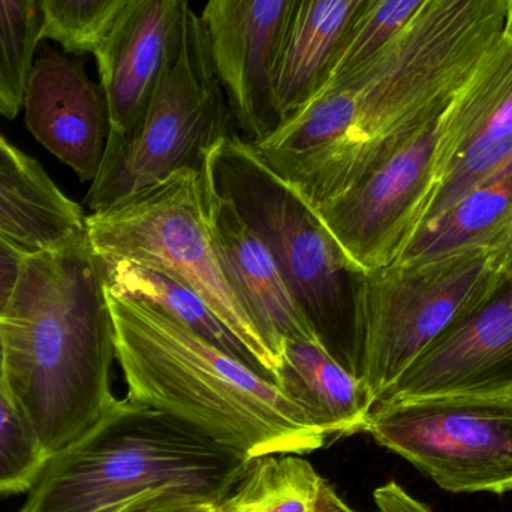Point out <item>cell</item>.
<instances>
[{
    "mask_svg": "<svg viewBox=\"0 0 512 512\" xmlns=\"http://www.w3.org/2000/svg\"><path fill=\"white\" fill-rule=\"evenodd\" d=\"M252 462L126 397L80 441L48 457L21 512H93L150 495L219 507Z\"/></svg>",
    "mask_w": 512,
    "mask_h": 512,
    "instance_id": "obj_4",
    "label": "cell"
},
{
    "mask_svg": "<svg viewBox=\"0 0 512 512\" xmlns=\"http://www.w3.org/2000/svg\"><path fill=\"white\" fill-rule=\"evenodd\" d=\"M424 2L426 0H366L351 41L328 84L348 80L369 66Z\"/></svg>",
    "mask_w": 512,
    "mask_h": 512,
    "instance_id": "obj_25",
    "label": "cell"
},
{
    "mask_svg": "<svg viewBox=\"0 0 512 512\" xmlns=\"http://www.w3.org/2000/svg\"><path fill=\"white\" fill-rule=\"evenodd\" d=\"M376 511L378 512H435L423 502L409 495L402 486L388 481L373 492Z\"/></svg>",
    "mask_w": 512,
    "mask_h": 512,
    "instance_id": "obj_28",
    "label": "cell"
},
{
    "mask_svg": "<svg viewBox=\"0 0 512 512\" xmlns=\"http://www.w3.org/2000/svg\"><path fill=\"white\" fill-rule=\"evenodd\" d=\"M27 129L81 182L98 176L107 146L108 108L83 62L47 47L35 57L23 98Z\"/></svg>",
    "mask_w": 512,
    "mask_h": 512,
    "instance_id": "obj_15",
    "label": "cell"
},
{
    "mask_svg": "<svg viewBox=\"0 0 512 512\" xmlns=\"http://www.w3.org/2000/svg\"><path fill=\"white\" fill-rule=\"evenodd\" d=\"M86 230L80 204L32 156L0 134V234L24 254L54 248Z\"/></svg>",
    "mask_w": 512,
    "mask_h": 512,
    "instance_id": "obj_18",
    "label": "cell"
},
{
    "mask_svg": "<svg viewBox=\"0 0 512 512\" xmlns=\"http://www.w3.org/2000/svg\"><path fill=\"white\" fill-rule=\"evenodd\" d=\"M438 156V188L420 227L512 159V44L507 39L442 114Z\"/></svg>",
    "mask_w": 512,
    "mask_h": 512,
    "instance_id": "obj_12",
    "label": "cell"
},
{
    "mask_svg": "<svg viewBox=\"0 0 512 512\" xmlns=\"http://www.w3.org/2000/svg\"><path fill=\"white\" fill-rule=\"evenodd\" d=\"M201 177L233 203L270 249L318 342L361 379L364 274L318 210L264 161L249 140L231 135L204 158Z\"/></svg>",
    "mask_w": 512,
    "mask_h": 512,
    "instance_id": "obj_5",
    "label": "cell"
},
{
    "mask_svg": "<svg viewBox=\"0 0 512 512\" xmlns=\"http://www.w3.org/2000/svg\"><path fill=\"white\" fill-rule=\"evenodd\" d=\"M189 11V0H125L93 50L110 123L105 152L143 120L182 50Z\"/></svg>",
    "mask_w": 512,
    "mask_h": 512,
    "instance_id": "obj_11",
    "label": "cell"
},
{
    "mask_svg": "<svg viewBox=\"0 0 512 512\" xmlns=\"http://www.w3.org/2000/svg\"><path fill=\"white\" fill-rule=\"evenodd\" d=\"M505 270L504 251L475 249L366 271L361 379L375 403L480 306Z\"/></svg>",
    "mask_w": 512,
    "mask_h": 512,
    "instance_id": "obj_7",
    "label": "cell"
},
{
    "mask_svg": "<svg viewBox=\"0 0 512 512\" xmlns=\"http://www.w3.org/2000/svg\"><path fill=\"white\" fill-rule=\"evenodd\" d=\"M24 255L18 246L0 234V316L8 304Z\"/></svg>",
    "mask_w": 512,
    "mask_h": 512,
    "instance_id": "obj_29",
    "label": "cell"
},
{
    "mask_svg": "<svg viewBox=\"0 0 512 512\" xmlns=\"http://www.w3.org/2000/svg\"><path fill=\"white\" fill-rule=\"evenodd\" d=\"M42 41L71 54L93 53L125 0H39Z\"/></svg>",
    "mask_w": 512,
    "mask_h": 512,
    "instance_id": "obj_24",
    "label": "cell"
},
{
    "mask_svg": "<svg viewBox=\"0 0 512 512\" xmlns=\"http://www.w3.org/2000/svg\"><path fill=\"white\" fill-rule=\"evenodd\" d=\"M219 512H221V511H219Z\"/></svg>",
    "mask_w": 512,
    "mask_h": 512,
    "instance_id": "obj_35",
    "label": "cell"
},
{
    "mask_svg": "<svg viewBox=\"0 0 512 512\" xmlns=\"http://www.w3.org/2000/svg\"><path fill=\"white\" fill-rule=\"evenodd\" d=\"M0 382H3L2 319H0Z\"/></svg>",
    "mask_w": 512,
    "mask_h": 512,
    "instance_id": "obj_34",
    "label": "cell"
},
{
    "mask_svg": "<svg viewBox=\"0 0 512 512\" xmlns=\"http://www.w3.org/2000/svg\"><path fill=\"white\" fill-rule=\"evenodd\" d=\"M294 0H207L200 15L234 122L252 143L279 126L274 74Z\"/></svg>",
    "mask_w": 512,
    "mask_h": 512,
    "instance_id": "obj_13",
    "label": "cell"
},
{
    "mask_svg": "<svg viewBox=\"0 0 512 512\" xmlns=\"http://www.w3.org/2000/svg\"><path fill=\"white\" fill-rule=\"evenodd\" d=\"M122 512H219V507L170 495H150L132 502Z\"/></svg>",
    "mask_w": 512,
    "mask_h": 512,
    "instance_id": "obj_27",
    "label": "cell"
},
{
    "mask_svg": "<svg viewBox=\"0 0 512 512\" xmlns=\"http://www.w3.org/2000/svg\"><path fill=\"white\" fill-rule=\"evenodd\" d=\"M364 433L447 492H512V391L381 403Z\"/></svg>",
    "mask_w": 512,
    "mask_h": 512,
    "instance_id": "obj_9",
    "label": "cell"
},
{
    "mask_svg": "<svg viewBox=\"0 0 512 512\" xmlns=\"http://www.w3.org/2000/svg\"><path fill=\"white\" fill-rule=\"evenodd\" d=\"M507 0H426L369 66L330 83L279 129L267 162L313 207L357 185L441 116L504 39Z\"/></svg>",
    "mask_w": 512,
    "mask_h": 512,
    "instance_id": "obj_1",
    "label": "cell"
},
{
    "mask_svg": "<svg viewBox=\"0 0 512 512\" xmlns=\"http://www.w3.org/2000/svg\"><path fill=\"white\" fill-rule=\"evenodd\" d=\"M128 399L165 412L248 459L303 456L327 435L276 382L150 301L107 286Z\"/></svg>",
    "mask_w": 512,
    "mask_h": 512,
    "instance_id": "obj_3",
    "label": "cell"
},
{
    "mask_svg": "<svg viewBox=\"0 0 512 512\" xmlns=\"http://www.w3.org/2000/svg\"><path fill=\"white\" fill-rule=\"evenodd\" d=\"M504 254L505 264H507L508 270H512V237L510 243H508L507 248H505Z\"/></svg>",
    "mask_w": 512,
    "mask_h": 512,
    "instance_id": "obj_32",
    "label": "cell"
},
{
    "mask_svg": "<svg viewBox=\"0 0 512 512\" xmlns=\"http://www.w3.org/2000/svg\"><path fill=\"white\" fill-rule=\"evenodd\" d=\"M104 267L108 288L134 295L161 307L222 351L240 358L268 378L242 340L216 315L215 310L182 280L176 279L161 268L140 262L108 261L104 262Z\"/></svg>",
    "mask_w": 512,
    "mask_h": 512,
    "instance_id": "obj_21",
    "label": "cell"
},
{
    "mask_svg": "<svg viewBox=\"0 0 512 512\" xmlns=\"http://www.w3.org/2000/svg\"><path fill=\"white\" fill-rule=\"evenodd\" d=\"M86 228L102 261L153 265L194 289L277 384L279 358L259 333L210 233L201 171H177L101 212L90 213Z\"/></svg>",
    "mask_w": 512,
    "mask_h": 512,
    "instance_id": "obj_6",
    "label": "cell"
},
{
    "mask_svg": "<svg viewBox=\"0 0 512 512\" xmlns=\"http://www.w3.org/2000/svg\"><path fill=\"white\" fill-rule=\"evenodd\" d=\"M203 201L219 254L268 348L279 358L285 340H318L270 249L233 203L204 180Z\"/></svg>",
    "mask_w": 512,
    "mask_h": 512,
    "instance_id": "obj_16",
    "label": "cell"
},
{
    "mask_svg": "<svg viewBox=\"0 0 512 512\" xmlns=\"http://www.w3.org/2000/svg\"><path fill=\"white\" fill-rule=\"evenodd\" d=\"M366 0H294L274 74L279 125L300 113L333 77Z\"/></svg>",
    "mask_w": 512,
    "mask_h": 512,
    "instance_id": "obj_17",
    "label": "cell"
},
{
    "mask_svg": "<svg viewBox=\"0 0 512 512\" xmlns=\"http://www.w3.org/2000/svg\"><path fill=\"white\" fill-rule=\"evenodd\" d=\"M42 41L39 0H0V116L14 120L23 108L27 77Z\"/></svg>",
    "mask_w": 512,
    "mask_h": 512,
    "instance_id": "obj_23",
    "label": "cell"
},
{
    "mask_svg": "<svg viewBox=\"0 0 512 512\" xmlns=\"http://www.w3.org/2000/svg\"><path fill=\"white\" fill-rule=\"evenodd\" d=\"M47 459L23 412L0 382V496L29 492Z\"/></svg>",
    "mask_w": 512,
    "mask_h": 512,
    "instance_id": "obj_26",
    "label": "cell"
},
{
    "mask_svg": "<svg viewBox=\"0 0 512 512\" xmlns=\"http://www.w3.org/2000/svg\"><path fill=\"white\" fill-rule=\"evenodd\" d=\"M442 114L414 129L357 185L315 207L361 270L393 265L423 222L438 188Z\"/></svg>",
    "mask_w": 512,
    "mask_h": 512,
    "instance_id": "obj_10",
    "label": "cell"
},
{
    "mask_svg": "<svg viewBox=\"0 0 512 512\" xmlns=\"http://www.w3.org/2000/svg\"><path fill=\"white\" fill-rule=\"evenodd\" d=\"M504 38L512 44V0H507V18H505Z\"/></svg>",
    "mask_w": 512,
    "mask_h": 512,
    "instance_id": "obj_31",
    "label": "cell"
},
{
    "mask_svg": "<svg viewBox=\"0 0 512 512\" xmlns=\"http://www.w3.org/2000/svg\"><path fill=\"white\" fill-rule=\"evenodd\" d=\"M135 501H138V499H135ZM135 501H132V502H135ZM132 502H128V504L114 505V507H108V508H104V510L93 511V512H122L123 510H125V508H128L129 505L132 504Z\"/></svg>",
    "mask_w": 512,
    "mask_h": 512,
    "instance_id": "obj_33",
    "label": "cell"
},
{
    "mask_svg": "<svg viewBox=\"0 0 512 512\" xmlns=\"http://www.w3.org/2000/svg\"><path fill=\"white\" fill-rule=\"evenodd\" d=\"M512 237V159L415 231L397 262L475 251H505Z\"/></svg>",
    "mask_w": 512,
    "mask_h": 512,
    "instance_id": "obj_20",
    "label": "cell"
},
{
    "mask_svg": "<svg viewBox=\"0 0 512 512\" xmlns=\"http://www.w3.org/2000/svg\"><path fill=\"white\" fill-rule=\"evenodd\" d=\"M322 477L301 456L254 460L221 512H313Z\"/></svg>",
    "mask_w": 512,
    "mask_h": 512,
    "instance_id": "obj_22",
    "label": "cell"
},
{
    "mask_svg": "<svg viewBox=\"0 0 512 512\" xmlns=\"http://www.w3.org/2000/svg\"><path fill=\"white\" fill-rule=\"evenodd\" d=\"M3 384L47 457L80 441L117 400L114 327L87 228L24 255L2 316Z\"/></svg>",
    "mask_w": 512,
    "mask_h": 512,
    "instance_id": "obj_2",
    "label": "cell"
},
{
    "mask_svg": "<svg viewBox=\"0 0 512 512\" xmlns=\"http://www.w3.org/2000/svg\"><path fill=\"white\" fill-rule=\"evenodd\" d=\"M233 122L203 23L191 8L176 63L134 134L104 153L84 203L101 212L177 171L203 170L207 152L234 135Z\"/></svg>",
    "mask_w": 512,
    "mask_h": 512,
    "instance_id": "obj_8",
    "label": "cell"
},
{
    "mask_svg": "<svg viewBox=\"0 0 512 512\" xmlns=\"http://www.w3.org/2000/svg\"><path fill=\"white\" fill-rule=\"evenodd\" d=\"M512 391V270H505L480 306L427 349L376 400Z\"/></svg>",
    "mask_w": 512,
    "mask_h": 512,
    "instance_id": "obj_14",
    "label": "cell"
},
{
    "mask_svg": "<svg viewBox=\"0 0 512 512\" xmlns=\"http://www.w3.org/2000/svg\"><path fill=\"white\" fill-rule=\"evenodd\" d=\"M313 512H357L352 510L339 495L334 487L322 478L319 484L318 496H316L315 511Z\"/></svg>",
    "mask_w": 512,
    "mask_h": 512,
    "instance_id": "obj_30",
    "label": "cell"
},
{
    "mask_svg": "<svg viewBox=\"0 0 512 512\" xmlns=\"http://www.w3.org/2000/svg\"><path fill=\"white\" fill-rule=\"evenodd\" d=\"M279 358L277 385L306 411L328 442L364 433L375 400L363 379L318 340H285Z\"/></svg>",
    "mask_w": 512,
    "mask_h": 512,
    "instance_id": "obj_19",
    "label": "cell"
}]
</instances>
